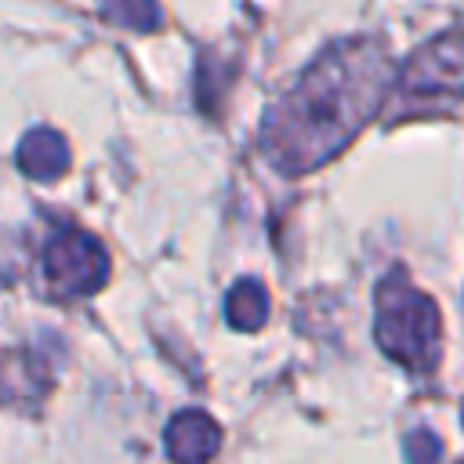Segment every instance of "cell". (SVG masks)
I'll list each match as a JSON object with an SVG mask.
<instances>
[{"label": "cell", "instance_id": "6", "mask_svg": "<svg viewBox=\"0 0 464 464\" xmlns=\"http://www.w3.org/2000/svg\"><path fill=\"white\" fill-rule=\"evenodd\" d=\"M51 377H47V366L36 352H4L0 355V402L7 406H25L33 399H40L47 392Z\"/></svg>", "mask_w": 464, "mask_h": 464}, {"label": "cell", "instance_id": "9", "mask_svg": "<svg viewBox=\"0 0 464 464\" xmlns=\"http://www.w3.org/2000/svg\"><path fill=\"white\" fill-rule=\"evenodd\" d=\"M102 11L109 22L116 25H130V29H156L160 25V7L156 0H102Z\"/></svg>", "mask_w": 464, "mask_h": 464}, {"label": "cell", "instance_id": "3", "mask_svg": "<svg viewBox=\"0 0 464 464\" xmlns=\"http://www.w3.org/2000/svg\"><path fill=\"white\" fill-rule=\"evenodd\" d=\"M399 98L413 109L464 98V29H446L413 51L399 72Z\"/></svg>", "mask_w": 464, "mask_h": 464}, {"label": "cell", "instance_id": "10", "mask_svg": "<svg viewBox=\"0 0 464 464\" xmlns=\"http://www.w3.org/2000/svg\"><path fill=\"white\" fill-rule=\"evenodd\" d=\"M439 450H442V442H439L435 431H428V428L406 435V460H410V464H435V460H439Z\"/></svg>", "mask_w": 464, "mask_h": 464}, {"label": "cell", "instance_id": "4", "mask_svg": "<svg viewBox=\"0 0 464 464\" xmlns=\"http://www.w3.org/2000/svg\"><path fill=\"white\" fill-rule=\"evenodd\" d=\"M109 276L105 246L83 232L65 228L54 232L44 246V279L51 294H94Z\"/></svg>", "mask_w": 464, "mask_h": 464}, {"label": "cell", "instance_id": "8", "mask_svg": "<svg viewBox=\"0 0 464 464\" xmlns=\"http://www.w3.org/2000/svg\"><path fill=\"white\" fill-rule=\"evenodd\" d=\"M225 315L232 326L239 330H257L268 319V294L257 279H243L232 286L228 301H225Z\"/></svg>", "mask_w": 464, "mask_h": 464}, {"label": "cell", "instance_id": "5", "mask_svg": "<svg viewBox=\"0 0 464 464\" xmlns=\"http://www.w3.org/2000/svg\"><path fill=\"white\" fill-rule=\"evenodd\" d=\"M221 428L203 410H185L167 424V453L178 464H203L214 457Z\"/></svg>", "mask_w": 464, "mask_h": 464}, {"label": "cell", "instance_id": "2", "mask_svg": "<svg viewBox=\"0 0 464 464\" xmlns=\"http://www.w3.org/2000/svg\"><path fill=\"white\" fill-rule=\"evenodd\" d=\"M377 344L410 370H431L442 352V319L428 294L402 272L388 276L377 290Z\"/></svg>", "mask_w": 464, "mask_h": 464}, {"label": "cell", "instance_id": "1", "mask_svg": "<svg viewBox=\"0 0 464 464\" xmlns=\"http://www.w3.org/2000/svg\"><path fill=\"white\" fill-rule=\"evenodd\" d=\"M392 76L395 69L388 51L366 36L319 54L297 87L283 94L261 130L268 160L286 174H301L337 156L381 109Z\"/></svg>", "mask_w": 464, "mask_h": 464}, {"label": "cell", "instance_id": "11", "mask_svg": "<svg viewBox=\"0 0 464 464\" xmlns=\"http://www.w3.org/2000/svg\"><path fill=\"white\" fill-rule=\"evenodd\" d=\"M460 464H464V460H460Z\"/></svg>", "mask_w": 464, "mask_h": 464}, {"label": "cell", "instance_id": "7", "mask_svg": "<svg viewBox=\"0 0 464 464\" xmlns=\"http://www.w3.org/2000/svg\"><path fill=\"white\" fill-rule=\"evenodd\" d=\"M69 145L62 134L47 130V127H36L29 130L22 141H18V167L22 174L36 178V181H54L69 170Z\"/></svg>", "mask_w": 464, "mask_h": 464}]
</instances>
